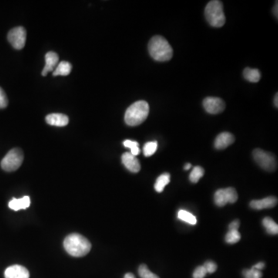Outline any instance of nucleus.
Segmentation results:
<instances>
[{"instance_id": "11", "label": "nucleus", "mask_w": 278, "mask_h": 278, "mask_svg": "<svg viewBox=\"0 0 278 278\" xmlns=\"http://www.w3.org/2000/svg\"><path fill=\"white\" fill-rule=\"evenodd\" d=\"M277 204V199L274 196H268L264 199H258V200H252L249 203V206L252 209H270L274 207Z\"/></svg>"}, {"instance_id": "13", "label": "nucleus", "mask_w": 278, "mask_h": 278, "mask_svg": "<svg viewBox=\"0 0 278 278\" xmlns=\"http://www.w3.org/2000/svg\"><path fill=\"white\" fill-rule=\"evenodd\" d=\"M46 65L42 71L43 76H47L48 73L54 71L58 66L59 56L55 52H48L45 56Z\"/></svg>"}, {"instance_id": "29", "label": "nucleus", "mask_w": 278, "mask_h": 278, "mask_svg": "<svg viewBox=\"0 0 278 278\" xmlns=\"http://www.w3.org/2000/svg\"><path fill=\"white\" fill-rule=\"evenodd\" d=\"M207 274V271L203 266H199L194 270L192 276L193 278H204Z\"/></svg>"}, {"instance_id": "3", "label": "nucleus", "mask_w": 278, "mask_h": 278, "mask_svg": "<svg viewBox=\"0 0 278 278\" xmlns=\"http://www.w3.org/2000/svg\"><path fill=\"white\" fill-rule=\"evenodd\" d=\"M149 114V105L145 101H138L127 109L125 123L129 126H137L145 122Z\"/></svg>"}, {"instance_id": "23", "label": "nucleus", "mask_w": 278, "mask_h": 278, "mask_svg": "<svg viewBox=\"0 0 278 278\" xmlns=\"http://www.w3.org/2000/svg\"><path fill=\"white\" fill-rule=\"evenodd\" d=\"M241 235L238 230H229L225 236V240L229 244H234L240 240Z\"/></svg>"}, {"instance_id": "31", "label": "nucleus", "mask_w": 278, "mask_h": 278, "mask_svg": "<svg viewBox=\"0 0 278 278\" xmlns=\"http://www.w3.org/2000/svg\"><path fill=\"white\" fill-rule=\"evenodd\" d=\"M8 105V98L6 95L5 91L0 88V108H7Z\"/></svg>"}, {"instance_id": "37", "label": "nucleus", "mask_w": 278, "mask_h": 278, "mask_svg": "<svg viewBox=\"0 0 278 278\" xmlns=\"http://www.w3.org/2000/svg\"><path fill=\"white\" fill-rule=\"evenodd\" d=\"M278 95L277 94H276V95H275V98H274V105L276 107V108H277L278 107Z\"/></svg>"}, {"instance_id": "17", "label": "nucleus", "mask_w": 278, "mask_h": 278, "mask_svg": "<svg viewBox=\"0 0 278 278\" xmlns=\"http://www.w3.org/2000/svg\"><path fill=\"white\" fill-rule=\"evenodd\" d=\"M170 182V175L169 173H164L157 178L155 183V189L156 192H162L168 184Z\"/></svg>"}, {"instance_id": "18", "label": "nucleus", "mask_w": 278, "mask_h": 278, "mask_svg": "<svg viewBox=\"0 0 278 278\" xmlns=\"http://www.w3.org/2000/svg\"><path fill=\"white\" fill-rule=\"evenodd\" d=\"M243 77L246 81L249 82L256 83L260 80L261 74L257 69L246 68L243 71Z\"/></svg>"}, {"instance_id": "25", "label": "nucleus", "mask_w": 278, "mask_h": 278, "mask_svg": "<svg viewBox=\"0 0 278 278\" xmlns=\"http://www.w3.org/2000/svg\"><path fill=\"white\" fill-rule=\"evenodd\" d=\"M123 145L124 146L131 149V152H130V153L132 154V155L136 156V155H139V154H140V148H139V144H138V142H135V141L125 140L124 141Z\"/></svg>"}, {"instance_id": "33", "label": "nucleus", "mask_w": 278, "mask_h": 278, "mask_svg": "<svg viewBox=\"0 0 278 278\" xmlns=\"http://www.w3.org/2000/svg\"><path fill=\"white\" fill-rule=\"evenodd\" d=\"M264 266V263H263V262H259V263H256V264H255L254 266H253V267L252 268H254L256 270H262V269H263Z\"/></svg>"}, {"instance_id": "24", "label": "nucleus", "mask_w": 278, "mask_h": 278, "mask_svg": "<svg viewBox=\"0 0 278 278\" xmlns=\"http://www.w3.org/2000/svg\"><path fill=\"white\" fill-rule=\"evenodd\" d=\"M157 148H158V142L156 141L147 142L144 145V155L146 157L152 156L156 152Z\"/></svg>"}, {"instance_id": "9", "label": "nucleus", "mask_w": 278, "mask_h": 278, "mask_svg": "<svg viewBox=\"0 0 278 278\" xmlns=\"http://www.w3.org/2000/svg\"><path fill=\"white\" fill-rule=\"evenodd\" d=\"M122 161L125 168L130 172L137 173L141 170L140 162L137 159L136 156L132 155L130 152H125L122 155Z\"/></svg>"}, {"instance_id": "4", "label": "nucleus", "mask_w": 278, "mask_h": 278, "mask_svg": "<svg viewBox=\"0 0 278 278\" xmlns=\"http://www.w3.org/2000/svg\"><path fill=\"white\" fill-rule=\"evenodd\" d=\"M206 21L212 27H222L226 23V17L223 12V6L219 0L210 1L205 10Z\"/></svg>"}, {"instance_id": "34", "label": "nucleus", "mask_w": 278, "mask_h": 278, "mask_svg": "<svg viewBox=\"0 0 278 278\" xmlns=\"http://www.w3.org/2000/svg\"><path fill=\"white\" fill-rule=\"evenodd\" d=\"M277 2H276V4H275L274 7H273V14H274L275 17H276V18L277 19V15H278V13H277Z\"/></svg>"}, {"instance_id": "8", "label": "nucleus", "mask_w": 278, "mask_h": 278, "mask_svg": "<svg viewBox=\"0 0 278 278\" xmlns=\"http://www.w3.org/2000/svg\"><path fill=\"white\" fill-rule=\"evenodd\" d=\"M204 108L211 115H217L224 111L226 108L224 101L221 98L215 97H208L202 102Z\"/></svg>"}, {"instance_id": "22", "label": "nucleus", "mask_w": 278, "mask_h": 278, "mask_svg": "<svg viewBox=\"0 0 278 278\" xmlns=\"http://www.w3.org/2000/svg\"><path fill=\"white\" fill-rule=\"evenodd\" d=\"M204 172H205V171L202 167H194V169H192L190 175H189V180L193 183H196L203 176Z\"/></svg>"}, {"instance_id": "12", "label": "nucleus", "mask_w": 278, "mask_h": 278, "mask_svg": "<svg viewBox=\"0 0 278 278\" xmlns=\"http://www.w3.org/2000/svg\"><path fill=\"white\" fill-rule=\"evenodd\" d=\"M235 142V138L229 132H222L219 134L215 139L214 146L216 149H224Z\"/></svg>"}, {"instance_id": "26", "label": "nucleus", "mask_w": 278, "mask_h": 278, "mask_svg": "<svg viewBox=\"0 0 278 278\" xmlns=\"http://www.w3.org/2000/svg\"><path fill=\"white\" fill-rule=\"evenodd\" d=\"M138 274L141 276V278H159V276H157L156 274L150 271L147 265L145 264H142L139 266Z\"/></svg>"}, {"instance_id": "16", "label": "nucleus", "mask_w": 278, "mask_h": 278, "mask_svg": "<svg viewBox=\"0 0 278 278\" xmlns=\"http://www.w3.org/2000/svg\"><path fill=\"white\" fill-rule=\"evenodd\" d=\"M72 66L69 62L61 61L53 72L54 76H68L71 74Z\"/></svg>"}, {"instance_id": "30", "label": "nucleus", "mask_w": 278, "mask_h": 278, "mask_svg": "<svg viewBox=\"0 0 278 278\" xmlns=\"http://www.w3.org/2000/svg\"><path fill=\"white\" fill-rule=\"evenodd\" d=\"M203 266L206 269L207 273H214L217 270V265H216V263L215 262L210 261V260L206 261V263H204Z\"/></svg>"}, {"instance_id": "27", "label": "nucleus", "mask_w": 278, "mask_h": 278, "mask_svg": "<svg viewBox=\"0 0 278 278\" xmlns=\"http://www.w3.org/2000/svg\"><path fill=\"white\" fill-rule=\"evenodd\" d=\"M226 199L229 203H234L237 201L238 194L234 188L229 187L224 189Z\"/></svg>"}, {"instance_id": "35", "label": "nucleus", "mask_w": 278, "mask_h": 278, "mask_svg": "<svg viewBox=\"0 0 278 278\" xmlns=\"http://www.w3.org/2000/svg\"><path fill=\"white\" fill-rule=\"evenodd\" d=\"M124 278H135V275L132 273H128L125 275V277Z\"/></svg>"}, {"instance_id": "6", "label": "nucleus", "mask_w": 278, "mask_h": 278, "mask_svg": "<svg viewBox=\"0 0 278 278\" xmlns=\"http://www.w3.org/2000/svg\"><path fill=\"white\" fill-rule=\"evenodd\" d=\"M24 158V153L21 149L14 148L4 157L1 162V167L6 172H14L21 166Z\"/></svg>"}, {"instance_id": "28", "label": "nucleus", "mask_w": 278, "mask_h": 278, "mask_svg": "<svg viewBox=\"0 0 278 278\" xmlns=\"http://www.w3.org/2000/svg\"><path fill=\"white\" fill-rule=\"evenodd\" d=\"M243 274L244 278H261L263 276L260 270H256L254 268L243 270Z\"/></svg>"}, {"instance_id": "10", "label": "nucleus", "mask_w": 278, "mask_h": 278, "mask_svg": "<svg viewBox=\"0 0 278 278\" xmlns=\"http://www.w3.org/2000/svg\"><path fill=\"white\" fill-rule=\"evenodd\" d=\"M5 278H30V273L27 268L21 265H13L5 270Z\"/></svg>"}, {"instance_id": "21", "label": "nucleus", "mask_w": 278, "mask_h": 278, "mask_svg": "<svg viewBox=\"0 0 278 278\" xmlns=\"http://www.w3.org/2000/svg\"><path fill=\"white\" fill-rule=\"evenodd\" d=\"M214 202L216 206H219V207L226 206V204L228 203L224 189H218L215 192Z\"/></svg>"}, {"instance_id": "20", "label": "nucleus", "mask_w": 278, "mask_h": 278, "mask_svg": "<svg viewBox=\"0 0 278 278\" xmlns=\"http://www.w3.org/2000/svg\"><path fill=\"white\" fill-rule=\"evenodd\" d=\"M178 218L191 225H196L197 222L196 216H193L191 212L183 210V209H181L178 212Z\"/></svg>"}, {"instance_id": "32", "label": "nucleus", "mask_w": 278, "mask_h": 278, "mask_svg": "<svg viewBox=\"0 0 278 278\" xmlns=\"http://www.w3.org/2000/svg\"><path fill=\"white\" fill-rule=\"evenodd\" d=\"M239 225H240V222H239V219H235L229 225V230H238Z\"/></svg>"}, {"instance_id": "14", "label": "nucleus", "mask_w": 278, "mask_h": 278, "mask_svg": "<svg viewBox=\"0 0 278 278\" xmlns=\"http://www.w3.org/2000/svg\"><path fill=\"white\" fill-rule=\"evenodd\" d=\"M46 122L52 126L64 127L68 125L69 118L63 114H50L46 117Z\"/></svg>"}, {"instance_id": "2", "label": "nucleus", "mask_w": 278, "mask_h": 278, "mask_svg": "<svg viewBox=\"0 0 278 278\" xmlns=\"http://www.w3.org/2000/svg\"><path fill=\"white\" fill-rule=\"evenodd\" d=\"M64 246L70 255L75 257L85 256L91 249L89 240L78 233H72L67 236L64 241Z\"/></svg>"}, {"instance_id": "19", "label": "nucleus", "mask_w": 278, "mask_h": 278, "mask_svg": "<svg viewBox=\"0 0 278 278\" xmlns=\"http://www.w3.org/2000/svg\"><path fill=\"white\" fill-rule=\"evenodd\" d=\"M263 226L266 229V233L271 235H276L278 233V225L270 217H265L263 219Z\"/></svg>"}, {"instance_id": "15", "label": "nucleus", "mask_w": 278, "mask_h": 278, "mask_svg": "<svg viewBox=\"0 0 278 278\" xmlns=\"http://www.w3.org/2000/svg\"><path fill=\"white\" fill-rule=\"evenodd\" d=\"M31 206V199L29 196H25L21 199L14 198L11 202H9V207L14 211L26 209Z\"/></svg>"}, {"instance_id": "1", "label": "nucleus", "mask_w": 278, "mask_h": 278, "mask_svg": "<svg viewBox=\"0 0 278 278\" xmlns=\"http://www.w3.org/2000/svg\"><path fill=\"white\" fill-rule=\"evenodd\" d=\"M148 52L155 61H168L172 59L173 51L169 42L162 36H155L148 43Z\"/></svg>"}, {"instance_id": "36", "label": "nucleus", "mask_w": 278, "mask_h": 278, "mask_svg": "<svg viewBox=\"0 0 278 278\" xmlns=\"http://www.w3.org/2000/svg\"><path fill=\"white\" fill-rule=\"evenodd\" d=\"M191 166H192V165H191L190 163L185 164V166H184V169H185V170H189Z\"/></svg>"}, {"instance_id": "5", "label": "nucleus", "mask_w": 278, "mask_h": 278, "mask_svg": "<svg viewBox=\"0 0 278 278\" xmlns=\"http://www.w3.org/2000/svg\"><path fill=\"white\" fill-rule=\"evenodd\" d=\"M253 157L255 162H256L261 169L267 172H273L276 170L277 167L276 157L270 152L256 148L253 152Z\"/></svg>"}, {"instance_id": "7", "label": "nucleus", "mask_w": 278, "mask_h": 278, "mask_svg": "<svg viewBox=\"0 0 278 278\" xmlns=\"http://www.w3.org/2000/svg\"><path fill=\"white\" fill-rule=\"evenodd\" d=\"M7 38L9 42L11 43L15 49H23L27 41V31L24 27H15L9 32Z\"/></svg>"}]
</instances>
